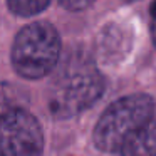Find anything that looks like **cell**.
Instances as JSON below:
<instances>
[{"label": "cell", "instance_id": "obj_1", "mask_svg": "<svg viewBox=\"0 0 156 156\" xmlns=\"http://www.w3.org/2000/svg\"><path fill=\"white\" fill-rule=\"evenodd\" d=\"M52 72L49 108L55 118H71L86 111L104 92V77L84 55H67Z\"/></svg>", "mask_w": 156, "mask_h": 156}, {"label": "cell", "instance_id": "obj_2", "mask_svg": "<svg viewBox=\"0 0 156 156\" xmlns=\"http://www.w3.org/2000/svg\"><path fill=\"white\" fill-rule=\"evenodd\" d=\"M154 112L156 102L149 94L136 92L124 96L101 114L92 133V143L102 153H119Z\"/></svg>", "mask_w": 156, "mask_h": 156}, {"label": "cell", "instance_id": "obj_3", "mask_svg": "<svg viewBox=\"0 0 156 156\" xmlns=\"http://www.w3.org/2000/svg\"><path fill=\"white\" fill-rule=\"evenodd\" d=\"M12 66L25 79L49 76L61 57V35L49 22H32L15 35Z\"/></svg>", "mask_w": 156, "mask_h": 156}, {"label": "cell", "instance_id": "obj_4", "mask_svg": "<svg viewBox=\"0 0 156 156\" xmlns=\"http://www.w3.org/2000/svg\"><path fill=\"white\" fill-rule=\"evenodd\" d=\"M44 134L34 114L12 108L0 116V154L32 156L42 153Z\"/></svg>", "mask_w": 156, "mask_h": 156}, {"label": "cell", "instance_id": "obj_5", "mask_svg": "<svg viewBox=\"0 0 156 156\" xmlns=\"http://www.w3.org/2000/svg\"><path fill=\"white\" fill-rule=\"evenodd\" d=\"M119 154H124V156H154L156 154V112L122 146Z\"/></svg>", "mask_w": 156, "mask_h": 156}, {"label": "cell", "instance_id": "obj_6", "mask_svg": "<svg viewBox=\"0 0 156 156\" xmlns=\"http://www.w3.org/2000/svg\"><path fill=\"white\" fill-rule=\"evenodd\" d=\"M51 0H7V5L19 17H34L49 7Z\"/></svg>", "mask_w": 156, "mask_h": 156}, {"label": "cell", "instance_id": "obj_7", "mask_svg": "<svg viewBox=\"0 0 156 156\" xmlns=\"http://www.w3.org/2000/svg\"><path fill=\"white\" fill-rule=\"evenodd\" d=\"M57 2L67 10L77 12V10H84V9L91 7L96 0H57Z\"/></svg>", "mask_w": 156, "mask_h": 156}, {"label": "cell", "instance_id": "obj_8", "mask_svg": "<svg viewBox=\"0 0 156 156\" xmlns=\"http://www.w3.org/2000/svg\"><path fill=\"white\" fill-rule=\"evenodd\" d=\"M128 2H133V0H128Z\"/></svg>", "mask_w": 156, "mask_h": 156}]
</instances>
